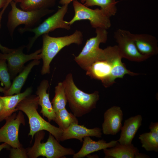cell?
Masks as SVG:
<instances>
[{"label":"cell","instance_id":"1","mask_svg":"<svg viewBox=\"0 0 158 158\" xmlns=\"http://www.w3.org/2000/svg\"><path fill=\"white\" fill-rule=\"evenodd\" d=\"M105 59L93 63L86 71V75L92 79L101 81L105 87L112 85L117 78H123L130 71L121 61V57L116 45L104 49Z\"/></svg>","mask_w":158,"mask_h":158},{"label":"cell","instance_id":"2","mask_svg":"<svg viewBox=\"0 0 158 158\" xmlns=\"http://www.w3.org/2000/svg\"><path fill=\"white\" fill-rule=\"evenodd\" d=\"M63 82L69 107L77 117H81L96 108L99 99L98 91L88 93L81 90L75 85L71 73L67 74Z\"/></svg>","mask_w":158,"mask_h":158},{"label":"cell","instance_id":"3","mask_svg":"<svg viewBox=\"0 0 158 158\" xmlns=\"http://www.w3.org/2000/svg\"><path fill=\"white\" fill-rule=\"evenodd\" d=\"M39 105L38 97L30 95L20 101L16 107L17 111L23 112L28 118L30 127L28 135L33 139L37 133L45 130L60 142L63 130L51 125L41 117L37 111Z\"/></svg>","mask_w":158,"mask_h":158},{"label":"cell","instance_id":"4","mask_svg":"<svg viewBox=\"0 0 158 158\" xmlns=\"http://www.w3.org/2000/svg\"><path fill=\"white\" fill-rule=\"evenodd\" d=\"M42 35V47L41 55L43 61L42 75L50 73V64L52 59L64 47L72 44H81L83 40L82 32L76 30L72 34L63 37H54L48 33Z\"/></svg>","mask_w":158,"mask_h":158},{"label":"cell","instance_id":"5","mask_svg":"<svg viewBox=\"0 0 158 158\" xmlns=\"http://www.w3.org/2000/svg\"><path fill=\"white\" fill-rule=\"evenodd\" d=\"M45 133L43 130L35 134L33 145L26 150L28 157L37 158L40 156L47 158H63L66 155H73L75 151L71 148L62 146L51 134H49L47 141L41 142L44 138Z\"/></svg>","mask_w":158,"mask_h":158},{"label":"cell","instance_id":"6","mask_svg":"<svg viewBox=\"0 0 158 158\" xmlns=\"http://www.w3.org/2000/svg\"><path fill=\"white\" fill-rule=\"evenodd\" d=\"M96 36L88 39L81 51L75 57L74 61L83 69L86 71L96 61L105 59L104 49L99 48L100 43H105L108 33L107 30L95 29Z\"/></svg>","mask_w":158,"mask_h":158},{"label":"cell","instance_id":"7","mask_svg":"<svg viewBox=\"0 0 158 158\" xmlns=\"http://www.w3.org/2000/svg\"><path fill=\"white\" fill-rule=\"evenodd\" d=\"M11 9L8 13L7 26L11 37L16 28L18 25H24V28H33L41 18L54 12L48 8L26 11L17 7L16 3L12 1L10 3Z\"/></svg>","mask_w":158,"mask_h":158},{"label":"cell","instance_id":"8","mask_svg":"<svg viewBox=\"0 0 158 158\" xmlns=\"http://www.w3.org/2000/svg\"><path fill=\"white\" fill-rule=\"evenodd\" d=\"M68 5H62L54 14L45 20L38 26L32 28H21L19 32L23 33L25 32H33L35 35L30 40L27 48L28 51L34 43L41 35L48 33L55 30L61 28L67 30L71 29V25L64 20V17L68 10Z\"/></svg>","mask_w":158,"mask_h":158},{"label":"cell","instance_id":"9","mask_svg":"<svg viewBox=\"0 0 158 158\" xmlns=\"http://www.w3.org/2000/svg\"><path fill=\"white\" fill-rule=\"evenodd\" d=\"M73 5L74 16L69 21H66L70 25L76 21L88 20L92 27L95 29L101 28L107 30L111 27L110 17L100 8L91 9L77 0L73 1Z\"/></svg>","mask_w":158,"mask_h":158},{"label":"cell","instance_id":"10","mask_svg":"<svg viewBox=\"0 0 158 158\" xmlns=\"http://www.w3.org/2000/svg\"><path fill=\"white\" fill-rule=\"evenodd\" d=\"M114 37L122 58L135 62L142 61L148 59L138 51L129 31L118 29L114 32Z\"/></svg>","mask_w":158,"mask_h":158},{"label":"cell","instance_id":"11","mask_svg":"<svg viewBox=\"0 0 158 158\" xmlns=\"http://www.w3.org/2000/svg\"><path fill=\"white\" fill-rule=\"evenodd\" d=\"M5 120V123L0 128V142L6 143L12 148L22 147L18 138L20 126L25 123L22 111H20L17 114L14 112Z\"/></svg>","mask_w":158,"mask_h":158},{"label":"cell","instance_id":"12","mask_svg":"<svg viewBox=\"0 0 158 158\" xmlns=\"http://www.w3.org/2000/svg\"><path fill=\"white\" fill-rule=\"evenodd\" d=\"M25 46H23L8 54L0 53V59H4L8 62V68L11 78H14L23 69L24 64L26 62L34 59H41V49L29 54L23 53V50Z\"/></svg>","mask_w":158,"mask_h":158},{"label":"cell","instance_id":"13","mask_svg":"<svg viewBox=\"0 0 158 158\" xmlns=\"http://www.w3.org/2000/svg\"><path fill=\"white\" fill-rule=\"evenodd\" d=\"M123 112L120 107L114 106L107 109L104 115V121L102 125L103 133L114 135L121 130Z\"/></svg>","mask_w":158,"mask_h":158},{"label":"cell","instance_id":"14","mask_svg":"<svg viewBox=\"0 0 158 158\" xmlns=\"http://www.w3.org/2000/svg\"><path fill=\"white\" fill-rule=\"evenodd\" d=\"M78 123H73L63 130L60 141L67 140L75 139L83 141V138L87 136H94L97 138L102 137V130L99 127L88 128L84 125Z\"/></svg>","mask_w":158,"mask_h":158},{"label":"cell","instance_id":"15","mask_svg":"<svg viewBox=\"0 0 158 158\" xmlns=\"http://www.w3.org/2000/svg\"><path fill=\"white\" fill-rule=\"evenodd\" d=\"M132 37L139 52L147 58L158 54V41L156 37L147 34H133Z\"/></svg>","mask_w":158,"mask_h":158},{"label":"cell","instance_id":"16","mask_svg":"<svg viewBox=\"0 0 158 158\" xmlns=\"http://www.w3.org/2000/svg\"><path fill=\"white\" fill-rule=\"evenodd\" d=\"M142 117L138 114L131 117L125 121L122 126L120 137L117 140L120 144L130 145L137 132L142 125Z\"/></svg>","mask_w":158,"mask_h":158},{"label":"cell","instance_id":"17","mask_svg":"<svg viewBox=\"0 0 158 158\" xmlns=\"http://www.w3.org/2000/svg\"><path fill=\"white\" fill-rule=\"evenodd\" d=\"M49 86L48 81L43 80L38 87L36 94L39 97V104L41 107L40 113L50 122L54 120L56 114L49 99V94L47 92Z\"/></svg>","mask_w":158,"mask_h":158},{"label":"cell","instance_id":"18","mask_svg":"<svg viewBox=\"0 0 158 158\" xmlns=\"http://www.w3.org/2000/svg\"><path fill=\"white\" fill-rule=\"evenodd\" d=\"M83 141L81 148L78 152L73 155V158H83L95 152L113 147L118 142L117 140H113L107 143L103 139L95 141L91 139L90 136L84 137Z\"/></svg>","mask_w":158,"mask_h":158},{"label":"cell","instance_id":"19","mask_svg":"<svg viewBox=\"0 0 158 158\" xmlns=\"http://www.w3.org/2000/svg\"><path fill=\"white\" fill-rule=\"evenodd\" d=\"M32 91L31 87L27 88L23 92L15 95L0 96L3 100L4 106L0 112V122L6 119L17 111L16 107L18 104L27 96L31 95Z\"/></svg>","mask_w":158,"mask_h":158},{"label":"cell","instance_id":"20","mask_svg":"<svg viewBox=\"0 0 158 158\" xmlns=\"http://www.w3.org/2000/svg\"><path fill=\"white\" fill-rule=\"evenodd\" d=\"M103 150L105 157L114 158H135L138 149L131 144L129 145H122L118 142L114 147Z\"/></svg>","mask_w":158,"mask_h":158},{"label":"cell","instance_id":"21","mask_svg":"<svg viewBox=\"0 0 158 158\" xmlns=\"http://www.w3.org/2000/svg\"><path fill=\"white\" fill-rule=\"evenodd\" d=\"M40 63L39 60L34 59L24 67L20 74L13 79L10 88L6 91L4 96L11 95L20 93L21 90L33 67Z\"/></svg>","mask_w":158,"mask_h":158},{"label":"cell","instance_id":"22","mask_svg":"<svg viewBox=\"0 0 158 158\" xmlns=\"http://www.w3.org/2000/svg\"><path fill=\"white\" fill-rule=\"evenodd\" d=\"M81 3L87 7L97 6L105 13L111 17L114 16L117 9L116 5L119 1L116 0H80Z\"/></svg>","mask_w":158,"mask_h":158},{"label":"cell","instance_id":"23","mask_svg":"<svg viewBox=\"0 0 158 158\" xmlns=\"http://www.w3.org/2000/svg\"><path fill=\"white\" fill-rule=\"evenodd\" d=\"M55 95L51 101L52 107L56 113L66 108L68 102L63 82L59 83L55 87Z\"/></svg>","mask_w":158,"mask_h":158},{"label":"cell","instance_id":"24","mask_svg":"<svg viewBox=\"0 0 158 158\" xmlns=\"http://www.w3.org/2000/svg\"><path fill=\"white\" fill-rule=\"evenodd\" d=\"M56 114L54 121L58 125L59 127L63 130L72 123H78L77 117L73 113L68 112L66 108L56 113Z\"/></svg>","mask_w":158,"mask_h":158},{"label":"cell","instance_id":"25","mask_svg":"<svg viewBox=\"0 0 158 158\" xmlns=\"http://www.w3.org/2000/svg\"><path fill=\"white\" fill-rule=\"evenodd\" d=\"M56 0H23L20 2V6L22 10L26 11L48 8L53 6Z\"/></svg>","mask_w":158,"mask_h":158},{"label":"cell","instance_id":"26","mask_svg":"<svg viewBox=\"0 0 158 158\" xmlns=\"http://www.w3.org/2000/svg\"><path fill=\"white\" fill-rule=\"evenodd\" d=\"M142 147L147 151L158 152V133L150 131L139 135Z\"/></svg>","mask_w":158,"mask_h":158},{"label":"cell","instance_id":"27","mask_svg":"<svg viewBox=\"0 0 158 158\" xmlns=\"http://www.w3.org/2000/svg\"><path fill=\"white\" fill-rule=\"evenodd\" d=\"M6 61L4 59H0V81L1 84L4 86V88L6 90L10 88L11 84Z\"/></svg>","mask_w":158,"mask_h":158},{"label":"cell","instance_id":"28","mask_svg":"<svg viewBox=\"0 0 158 158\" xmlns=\"http://www.w3.org/2000/svg\"><path fill=\"white\" fill-rule=\"evenodd\" d=\"M10 158H28L26 150L22 147L11 149L10 150Z\"/></svg>","mask_w":158,"mask_h":158},{"label":"cell","instance_id":"29","mask_svg":"<svg viewBox=\"0 0 158 158\" xmlns=\"http://www.w3.org/2000/svg\"><path fill=\"white\" fill-rule=\"evenodd\" d=\"M9 4H7L3 8L1 11L0 12V28L1 27V21L2 16L4 11ZM14 49H10L3 46L0 43V50L3 54H8L12 51Z\"/></svg>","mask_w":158,"mask_h":158},{"label":"cell","instance_id":"30","mask_svg":"<svg viewBox=\"0 0 158 158\" xmlns=\"http://www.w3.org/2000/svg\"><path fill=\"white\" fill-rule=\"evenodd\" d=\"M149 128L150 131L158 133V122H151L149 126Z\"/></svg>","mask_w":158,"mask_h":158},{"label":"cell","instance_id":"31","mask_svg":"<svg viewBox=\"0 0 158 158\" xmlns=\"http://www.w3.org/2000/svg\"><path fill=\"white\" fill-rule=\"evenodd\" d=\"M149 157L145 154L140 153L139 152L136 155L135 158H146Z\"/></svg>","mask_w":158,"mask_h":158},{"label":"cell","instance_id":"32","mask_svg":"<svg viewBox=\"0 0 158 158\" xmlns=\"http://www.w3.org/2000/svg\"><path fill=\"white\" fill-rule=\"evenodd\" d=\"M77 0H60L59 3L63 5L66 4L68 5L71 2Z\"/></svg>","mask_w":158,"mask_h":158},{"label":"cell","instance_id":"33","mask_svg":"<svg viewBox=\"0 0 158 158\" xmlns=\"http://www.w3.org/2000/svg\"><path fill=\"white\" fill-rule=\"evenodd\" d=\"M8 0H0V9L3 8L7 4L9 3L8 1Z\"/></svg>","mask_w":158,"mask_h":158},{"label":"cell","instance_id":"34","mask_svg":"<svg viewBox=\"0 0 158 158\" xmlns=\"http://www.w3.org/2000/svg\"><path fill=\"white\" fill-rule=\"evenodd\" d=\"M10 146L6 143H4L0 145V152L4 148H9Z\"/></svg>","mask_w":158,"mask_h":158},{"label":"cell","instance_id":"35","mask_svg":"<svg viewBox=\"0 0 158 158\" xmlns=\"http://www.w3.org/2000/svg\"><path fill=\"white\" fill-rule=\"evenodd\" d=\"M4 106V103L3 100L0 98V112L2 110Z\"/></svg>","mask_w":158,"mask_h":158},{"label":"cell","instance_id":"36","mask_svg":"<svg viewBox=\"0 0 158 158\" xmlns=\"http://www.w3.org/2000/svg\"><path fill=\"white\" fill-rule=\"evenodd\" d=\"M8 1L10 3L11 1H13L16 3H20L23 0H8Z\"/></svg>","mask_w":158,"mask_h":158},{"label":"cell","instance_id":"37","mask_svg":"<svg viewBox=\"0 0 158 158\" xmlns=\"http://www.w3.org/2000/svg\"><path fill=\"white\" fill-rule=\"evenodd\" d=\"M6 90L4 88H2L0 86V92H2L4 93Z\"/></svg>","mask_w":158,"mask_h":158}]
</instances>
